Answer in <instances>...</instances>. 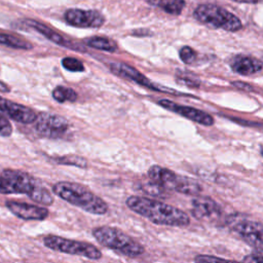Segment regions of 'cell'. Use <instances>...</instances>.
Masks as SVG:
<instances>
[{
	"instance_id": "26",
	"label": "cell",
	"mask_w": 263,
	"mask_h": 263,
	"mask_svg": "<svg viewBox=\"0 0 263 263\" xmlns=\"http://www.w3.org/2000/svg\"><path fill=\"white\" fill-rule=\"evenodd\" d=\"M12 134V125L9 120L0 114V135L2 137H9Z\"/></svg>"
},
{
	"instance_id": "25",
	"label": "cell",
	"mask_w": 263,
	"mask_h": 263,
	"mask_svg": "<svg viewBox=\"0 0 263 263\" xmlns=\"http://www.w3.org/2000/svg\"><path fill=\"white\" fill-rule=\"evenodd\" d=\"M142 189L143 191H145L146 193L150 194V195H153V196H158V195H161L164 191V187H162L161 185H159L158 183L154 182V181H150L148 183H144L142 185Z\"/></svg>"
},
{
	"instance_id": "11",
	"label": "cell",
	"mask_w": 263,
	"mask_h": 263,
	"mask_svg": "<svg viewBox=\"0 0 263 263\" xmlns=\"http://www.w3.org/2000/svg\"><path fill=\"white\" fill-rule=\"evenodd\" d=\"M158 104L163 107L166 110H170L172 112H175L177 114H180L183 117H186L196 123L202 124V125H213L214 124V118L212 115H210L209 113L196 109V108H192V107H188V106H182L179 104H176L175 102L168 101L166 99H162L158 101Z\"/></svg>"
},
{
	"instance_id": "6",
	"label": "cell",
	"mask_w": 263,
	"mask_h": 263,
	"mask_svg": "<svg viewBox=\"0 0 263 263\" xmlns=\"http://www.w3.org/2000/svg\"><path fill=\"white\" fill-rule=\"evenodd\" d=\"M41 183L28 173L17 170H4L0 176L1 194H27L29 197Z\"/></svg>"
},
{
	"instance_id": "27",
	"label": "cell",
	"mask_w": 263,
	"mask_h": 263,
	"mask_svg": "<svg viewBox=\"0 0 263 263\" xmlns=\"http://www.w3.org/2000/svg\"><path fill=\"white\" fill-rule=\"evenodd\" d=\"M196 262H218V261H226L224 258H219L215 256H208V255H199L194 259Z\"/></svg>"
},
{
	"instance_id": "15",
	"label": "cell",
	"mask_w": 263,
	"mask_h": 263,
	"mask_svg": "<svg viewBox=\"0 0 263 263\" xmlns=\"http://www.w3.org/2000/svg\"><path fill=\"white\" fill-rule=\"evenodd\" d=\"M191 203V213L196 219L211 218L221 213L219 204L210 197H195Z\"/></svg>"
},
{
	"instance_id": "30",
	"label": "cell",
	"mask_w": 263,
	"mask_h": 263,
	"mask_svg": "<svg viewBox=\"0 0 263 263\" xmlns=\"http://www.w3.org/2000/svg\"><path fill=\"white\" fill-rule=\"evenodd\" d=\"M231 1H234V2H238V3H249V4H255V3H258L262 0H231Z\"/></svg>"
},
{
	"instance_id": "3",
	"label": "cell",
	"mask_w": 263,
	"mask_h": 263,
	"mask_svg": "<svg viewBox=\"0 0 263 263\" xmlns=\"http://www.w3.org/2000/svg\"><path fill=\"white\" fill-rule=\"evenodd\" d=\"M92 235L99 243L120 255L134 258L144 253L142 245L115 227H96L92 230Z\"/></svg>"
},
{
	"instance_id": "32",
	"label": "cell",
	"mask_w": 263,
	"mask_h": 263,
	"mask_svg": "<svg viewBox=\"0 0 263 263\" xmlns=\"http://www.w3.org/2000/svg\"><path fill=\"white\" fill-rule=\"evenodd\" d=\"M262 63H263V62H262Z\"/></svg>"
},
{
	"instance_id": "20",
	"label": "cell",
	"mask_w": 263,
	"mask_h": 263,
	"mask_svg": "<svg viewBox=\"0 0 263 263\" xmlns=\"http://www.w3.org/2000/svg\"><path fill=\"white\" fill-rule=\"evenodd\" d=\"M0 44L14 48V49H25L29 50L33 47V44L29 41L11 34L0 33Z\"/></svg>"
},
{
	"instance_id": "22",
	"label": "cell",
	"mask_w": 263,
	"mask_h": 263,
	"mask_svg": "<svg viewBox=\"0 0 263 263\" xmlns=\"http://www.w3.org/2000/svg\"><path fill=\"white\" fill-rule=\"evenodd\" d=\"M52 159L60 163V164H64V165H73V166H77V167H86L87 166V161L84 157L82 156H78V155H63V156H57V157H52Z\"/></svg>"
},
{
	"instance_id": "7",
	"label": "cell",
	"mask_w": 263,
	"mask_h": 263,
	"mask_svg": "<svg viewBox=\"0 0 263 263\" xmlns=\"http://www.w3.org/2000/svg\"><path fill=\"white\" fill-rule=\"evenodd\" d=\"M228 226L245 241L263 248V224L243 218L241 216H230L227 219Z\"/></svg>"
},
{
	"instance_id": "29",
	"label": "cell",
	"mask_w": 263,
	"mask_h": 263,
	"mask_svg": "<svg viewBox=\"0 0 263 263\" xmlns=\"http://www.w3.org/2000/svg\"><path fill=\"white\" fill-rule=\"evenodd\" d=\"M9 91H10V87L6 83L0 80V92H9Z\"/></svg>"
},
{
	"instance_id": "21",
	"label": "cell",
	"mask_w": 263,
	"mask_h": 263,
	"mask_svg": "<svg viewBox=\"0 0 263 263\" xmlns=\"http://www.w3.org/2000/svg\"><path fill=\"white\" fill-rule=\"evenodd\" d=\"M52 98L59 102V103H65V102H75L78 98L77 92L67 86L58 85L52 90Z\"/></svg>"
},
{
	"instance_id": "18",
	"label": "cell",
	"mask_w": 263,
	"mask_h": 263,
	"mask_svg": "<svg viewBox=\"0 0 263 263\" xmlns=\"http://www.w3.org/2000/svg\"><path fill=\"white\" fill-rule=\"evenodd\" d=\"M150 5L173 15H179L186 6L185 0H146Z\"/></svg>"
},
{
	"instance_id": "10",
	"label": "cell",
	"mask_w": 263,
	"mask_h": 263,
	"mask_svg": "<svg viewBox=\"0 0 263 263\" xmlns=\"http://www.w3.org/2000/svg\"><path fill=\"white\" fill-rule=\"evenodd\" d=\"M64 18L76 28H100L105 24V16L98 10L71 8L65 11Z\"/></svg>"
},
{
	"instance_id": "2",
	"label": "cell",
	"mask_w": 263,
	"mask_h": 263,
	"mask_svg": "<svg viewBox=\"0 0 263 263\" xmlns=\"http://www.w3.org/2000/svg\"><path fill=\"white\" fill-rule=\"evenodd\" d=\"M52 191L62 199L87 213L104 215L108 212L107 202L81 184L67 181L58 182L52 186Z\"/></svg>"
},
{
	"instance_id": "13",
	"label": "cell",
	"mask_w": 263,
	"mask_h": 263,
	"mask_svg": "<svg viewBox=\"0 0 263 263\" xmlns=\"http://www.w3.org/2000/svg\"><path fill=\"white\" fill-rule=\"evenodd\" d=\"M5 204H6V208L14 216L26 221H29V220L42 221L48 217V210L44 206L34 205L27 202H21L15 200H7Z\"/></svg>"
},
{
	"instance_id": "19",
	"label": "cell",
	"mask_w": 263,
	"mask_h": 263,
	"mask_svg": "<svg viewBox=\"0 0 263 263\" xmlns=\"http://www.w3.org/2000/svg\"><path fill=\"white\" fill-rule=\"evenodd\" d=\"M85 44L91 48L108 52H114L117 49V44L114 40L101 36H95L86 39Z\"/></svg>"
},
{
	"instance_id": "8",
	"label": "cell",
	"mask_w": 263,
	"mask_h": 263,
	"mask_svg": "<svg viewBox=\"0 0 263 263\" xmlns=\"http://www.w3.org/2000/svg\"><path fill=\"white\" fill-rule=\"evenodd\" d=\"M35 129L37 133L49 139H59L63 138L69 129L68 120L57 114L43 112L37 115L35 119Z\"/></svg>"
},
{
	"instance_id": "16",
	"label": "cell",
	"mask_w": 263,
	"mask_h": 263,
	"mask_svg": "<svg viewBox=\"0 0 263 263\" xmlns=\"http://www.w3.org/2000/svg\"><path fill=\"white\" fill-rule=\"evenodd\" d=\"M24 23L27 26H29L30 28H32L35 31L39 32L41 35H43L45 38H47L51 42H53V43H55L58 45H61V46H64V47H68V48H73V49L76 48L74 44H72L69 40L64 38L61 34H59L58 32H55L54 30H52L48 26H46V25H44V24H42V23H40L38 21L27 18V20L24 21Z\"/></svg>"
},
{
	"instance_id": "24",
	"label": "cell",
	"mask_w": 263,
	"mask_h": 263,
	"mask_svg": "<svg viewBox=\"0 0 263 263\" xmlns=\"http://www.w3.org/2000/svg\"><path fill=\"white\" fill-rule=\"evenodd\" d=\"M180 59L185 64H192L197 57L196 51L190 46H183L179 51Z\"/></svg>"
},
{
	"instance_id": "17",
	"label": "cell",
	"mask_w": 263,
	"mask_h": 263,
	"mask_svg": "<svg viewBox=\"0 0 263 263\" xmlns=\"http://www.w3.org/2000/svg\"><path fill=\"white\" fill-rule=\"evenodd\" d=\"M170 189L186 195L197 196L201 192V186L191 178L176 175Z\"/></svg>"
},
{
	"instance_id": "4",
	"label": "cell",
	"mask_w": 263,
	"mask_h": 263,
	"mask_svg": "<svg viewBox=\"0 0 263 263\" xmlns=\"http://www.w3.org/2000/svg\"><path fill=\"white\" fill-rule=\"evenodd\" d=\"M193 16L199 23L213 28L228 32H236L242 28L240 20L229 10L213 3H203L196 6Z\"/></svg>"
},
{
	"instance_id": "28",
	"label": "cell",
	"mask_w": 263,
	"mask_h": 263,
	"mask_svg": "<svg viewBox=\"0 0 263 263\" xmlns=\"http://www.w3.org/2000/svg\"><path fill=\"white\" fill-rule=\"evenodd\" d=\"M243 262H263V254L261 253H253L242 258Z\"/></svg>"
},
{
	"instance_id": "5",
	"label": "cell",
	"mask_w": 263,
	"mask_h": 263,
	"mask_svg": "<svg viewBox=\"0 0 263 263\" xmlns=\"http://www.w3.org/2000/svg\"><path fill=\"white\" fill-rule=\"evenodd\" d=\"M43 243L46 248L60 253L81 256L91 260H98L102 257V253L97 247L85 241L69 239L50 234L43 238Z\"/></svg>"
},
{
	"instance_id": "14",
	"label": "cell",
	"mask_w": 263,
	"mask_h": 263,
	"mask_svg": "<svg viewBox=\"0 0 263 263\" xmlns=\"http://www.w3.org/2000/svg\"><path fill=\"white\" fill-rule=\"evenodd\" d=\"M230 67L235 73L248 76L261 71L263 63L251 55L236 54L230 60Z\"/></svg>"
},
{
	"instance_id": "12",
	"label": "cell",
	"mask_w": 263,
	"mask_h": 263,
	"mask_svg": "<svg viewBox=\"0 0 263 263\" xmlns=\"http://www.w3.org/2000/svg\"><path fill=\"white\" fill-rule=\"evenodd\" d=\"M0 113L8 116L14 121L24 124H30L35 121L37 114L31 108L9 101L3 97H0Z\"/></svg>"
},
{
	"instance_id": "23",
	"label": "cell",
	"mask_w": 263,
	"mask_h": 263,
	"mask_svg": "<svg viewBox=\"0 0 263 263\" xmlns=\"http://www.w3.org/2000/svg\"><path fill=\"white\" fill-rule=\"evenodd\" d=\"M63 67L70 72H83L84 66L81 61L72 57H66L62 60Z\"/></svg>"
},
{
	"instance_id": "1",
	"label": "cell",
	"mask_w": 263,
	"mask_h": 263,
	"mask_svg": "<svg viewBox=\"0 0 263 263\" xmlns=\"http://www.w3.org/2000/svg\"><path fill=\"white\" fill-rule=\"evenodd\" d=\"M125 203L129 210L147 218L154 224L185 227L190 223V218L184 211L155 199L129 196Z\"/></svg>"
},
{
	"instance_id": "31",
	"label": "cell",
	"mask_w": 263,
	"mask_h": 263,
	"mask_svg": "<svg viewBox=\"0 0 263 263\" xmlns=\"http://www.w3.org/2000/svg\"><path fill=\"white\" fill-rule=\"evenodd\" d=\"M260 152H261V154H262V156H263V147H261V150H260Z\"/></svg>"
},
{
	"instance_id": "9",
	"label": "cell",
	"mask_w": 263,
	"mask_h": 263,
	"mask_svg": "<svg viewBox=\"0 0 263 263\" xmlns=\"http://www.w3.org/2000/svg\"><path fill=\"white\" fill-rule=\"evenodd\" d=\"M109 69L110 71L116 75L119 76L121 78L127 79V80H132L136 83H139L145 87H148L152 90L155 91H163V92H168V93H173V95H183L180 93L178 91H175L172 88H167L161 85H157L155 83H153L151 80H149L147 77H145L140 71H138L136 68L125 64V63H121V62H114L111 63L109 65Z\"/></svg>"
}]
</instances>
